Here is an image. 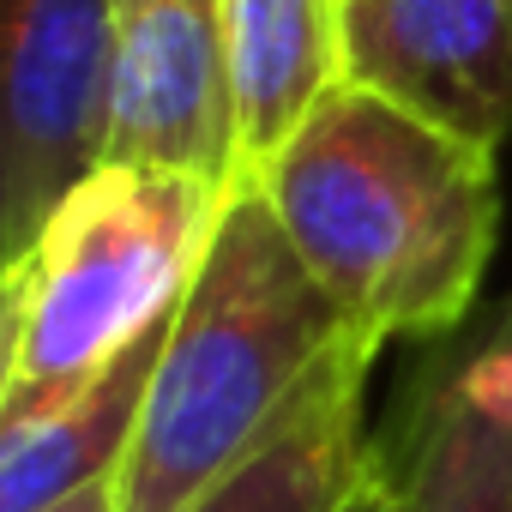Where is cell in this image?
<instances>
[{
    "label": "cell",
    "mask_w": 512,
    "mask_h": 512,
    "mask_svg": "<svg viewBox=\"0 0 512 512\" xmlns=\"http://www.w3.org/2000/svg\"><path fill=\"white\" fill-rule=\"evenodd\" d=\"M169 320L151 326L133 350H121L55 416L25 422V428H0V512H43L91 482L121 476L127 452L139 440V422H145V398H151L163 344H169Z\"/></svg>",
    "instance_id": "10"
},
{
    "label": "cell",
    "mask_w": 512,
    "mask_h": 512,
    "mask_svg": "<svg viewBox=\"0 0 512 512\" xmlns=\"http://www.w3.org/2000/svg\"><path fill=\"white\" fill-rule=\"evenodd\" d=\"M115 0H0V266L103 169Z\"/></svg>",
    "instance_id": "4"
},
{
    "label": "cell",
    "mask_w": 512,
    "mask_h": 512,
    "mask_svg": "<svg viewBox=\"0 0 512 512\" xmlns=\"http://www.w3.org/2000/svg\"><path fill=\"white\" fill-rule=\"evenodd\" d=\"M350 512H398V500H392V476H386V458L374 464V476H368V488L350 500Z\"/></svg>",
    "instance_id": "12"
},
{
    "label": "cell",
    "mask_w": 512,
    "mask_h": 512,
    "mask_svg": "<svg viewBox=\"0 0 512 512\" xmlns=\"http://www.w3.org/2000/svg\"><path fill=\"white\" fill-rule=\"evenodd\" d=\"M380 350L386 344L350 332L284 422L187 512H350L380 464V428H368V374Z\"/></svg>",
    "instance_id": "8"
},
{
    "label": "cell",
    "mask_w": 512,
    "mask_h": 512,
    "mask_svg": "<svg viewBox=\"0 0 512 512\" xmlns=\"http://www.w3.org/2000/svg\"><path fill=\"white\" fill-rule=\"evenodd\" d=\"M217 199L223 187L193 175L103 163L55 205L25 260L0 266V428L55 416L181 308Z\"/></svg>",
    "instance_id": "3"
},
{
    "label": "cell",
    "mask_w": 512,
    "mask_h": 512,
    "mask_svg": "<svg viewBox=\"0 0 512 512\" xmlns=\"http://www.w3.org/2000/svg\"><path fill=\"white\" fill-rule=\"evenodd\" d=\"M103 163L229 187L235 103L217 0H115V97Z\"/></svg>",
    "instance_id": "6"
},
{
    "label": "cell",
    "mask_w": 512,
    "mask_h": 512,
    "mask_svg": "<svg viewBox=\"0 0 512 512\" xmlns=\"http://www.w3.org/2000/svg\"><path fill=\"white\" fill-rule=\"evenodd\" d=\"M344 79L458 139L512 133V0H344Z\"/></svg>",
    "instance_id": "7"
},
{
    "label": "cell",
    "mask_w": 512,
    "mask_h": 512,
    "mask_svg": "<svg viewBox=\"0 0 512 512\" xmlns=\"http://www.w3.org/2000/svg\"><path fill=\"white\" fill-rule=\"evenodd\" d=\"M253 181L350 332L434 344L476 320L500 235L488 145L344 79Z\"/></svg>",
    "instance_id": "1"
},
{
    "label": "cell",
    "mask_w": 512,
    "mask_h": 512,
    "mask_svg": "<svg viewBox=\"0 0 512 512\" xmlns=\"http://www.w3.org/2000/svg\"><path fill=\"white\" fill-rule=\"evenodd\" d=\"M43 512H121V488L109 476V482H91V488H79V494H67V500H55Z\"/></svg>",
    "instance_id": "11"
},
{
    "label": "cell",
    "mask_w": 512,
    "mask_h": 512,
    "mask_svg": "<svg viewBox=\"0 0 512 512\" xmlns=\"http://www.w3.org/2000/svg\"><path fill=\"white\" fill-rule=\"evenodd\" d=\"M344 338L350 320L284 235L266 187L235 175L115 476L121 512H187L284 422Z\"/></svg>",
    "instance_id": "2"
},
{
    "label": "cell",
    "mask_w": 512,
    "mask_h": 512,
    "mask_svg": "<svg viewBox=\"0 0 512 512\" xmlns=\"http://www.w3.org/2000/svg\"><path fill=\"white\" fill-rule=\"evenodd\" d=\"M380 458L398 512H512V290L422 344L380 422Z\"/></svg>",
    "instance_id": "5"
},
{
    "label": "cell",
    "mask_w": 512,
    "mask_h": 512,
    "mask_svg": "<svg viewBox=\"0 0 512 512\" xmlns=\"http://www.w3.org/2000/svg\"><path fill=\"white\" fill-rule=\"evenodd\" d=\"M344 0H217L229 103H235V163L253 175L314 103L344 85Z\"/></svg>",
    "instance_id": "9"
}]
</instances>
